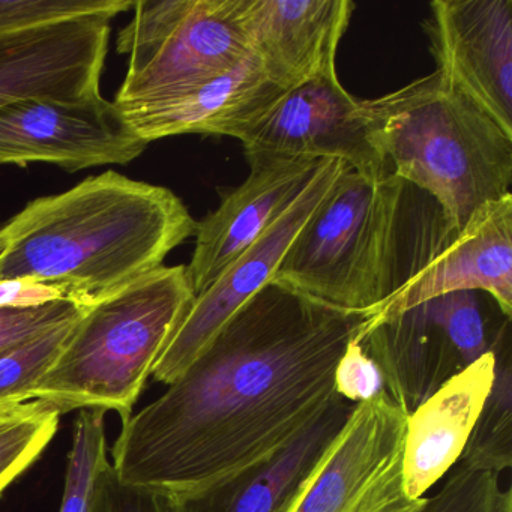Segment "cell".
Wrapping results in <instances>:
<instances>
[{
	"label": "cell",
	"mask_w": 512,
	"mask_h": 512,
	"mask_svg": "<svg viewBox=\"0 0 512 512\" xmlns=\"http://www.w3.org/2000/svg\"><path fill=\"white\" fill-rule=\"evenodd\" d=\"M365 319L266 284L161 397L122 421L116 476L176 496L274 454L334 400L335 368Z\"/></svg>",
	"instance_id": "1"
},
{
	"label": "cell",
	"mask_w": 512,
	"mask_h": 512,
	"mask_svg": "<svg viewBox=\"0 0 512 512\" xmlns=\"http://www.w3.org/2000/svg\"><path fill=\"white\" fill-rule=\"evenodd\" d=\"M196 229L169 188L107 170L0 223V283L44 284L92 307L161 268Z\"/></svg>",
	"instance_id": "2"
},
{
	"label": "cell",
	"mask_w": 512,
	"mask_h": 512,
	"mask_svg": "<svg viewBox=\"0 0 512 512\" xmlns=\"http://www.w3.org/2000/svg\"><path fill=\"white\" fill-rule=\"evenodd\" d=\"M364 109L392 175L431 197L455 232L511 194L512 137L437 71Z\"/></svg>",
	"instance_id": "3"
},
{
	"label": "cell",
	"mask_w": 512,
	"mask_h": 512,
	"mask_svg": "<svg viewBox=\"0 0 512 512\" xmlns=\"http://www.w3.org/2000/svg\"><path fill=\"white\" fill-rule=\"evenodd\" d=\"M410 185L347 167L281 260L272 283L364 314L404 281Z\"/></svg>",
	"instance_id": "4"
},
{
	"label": "cell",
	"mask_w": 512,
	"mask_h": 512,
	"mask_svg": "<svg viewBox=\"0 0 512 512\" xmlns=\"http://www.w3.org/2000/svg\"><path fill=\"white\" fill-rule=\"evenodd\" d=\"M184 265L161 266L89 307L34 401L59 410L133 415L158 359L193 304Z\"/></svg>",
	"instance_id": "5"
},
{
	"label": "cell",
	"mask_w": 512,
	"mask_h": 512,
	"mask_svg": "<svg viewBox=\"0 0 512 512\" xmlns=\"http://www.w3.org/2000/svg\"><path fill=\"white\" fill-rule=\"evenodd\" d=\"M119 32L130 56L116 104L160 100L223 76L251 50L242 0H140Z\"/></svg>",
	"instance_id": "6"
},
{
	"label": "cell",
	"mask_w": 512,
	"mask_h": 512,
	"mask_svg": "<svg viewBox=\"0 0 512 512\" xmlns=\"http://www.w3.org/2000/svg\"><path fill=\"white\" fill-rule=\"evenodd\" d=\"M482 292H455L416 305L365 332L359 343L377 362L389 397L412 413L443 383L490 352L502 326L491 325Z\"/></svg>",
	"instance_id": "7"
},
{
	"label": "cell",
	"mask_w": 512,
	"mask_h": 512,
	"mask_svg": "<svg viewBox=\"0 0 512 512\" xmlns=\"http://www.w3.org/2000/svg\"><path fill=\"white\" fill-rule=\"evenodd\" d=\"M245 154L307 160H341L368 178L388 173L364 100L350 95L337 73L280 91L259 112L230 131Z\"/></svg>",
	"instance_id": "8"
},
{
	"label": "cell",
	"mask_w": 512,
	"mask_h": 512,
	"mask_svg": "<svg viewBox=\"0 0 512 512\" xmlns=\"http://www.w3.org/2000/svg\"><path fill=\"white\" fill-rule=\"evenodd\" d=\"M406 419L386 391L355 404L292 512H421L404 490Z\"/></svg>",
	"instance_id": "9"
},
{
	"label": "cell",
	"mask_w": 512,
	"mask_h": 512,
	"mask_svg": "<svg viewBox=\"0 0 512 512\" xmlns=\"http://www.w3.org/2000/svg\"><path fill=\"white\" fill-rule=\"evenodd\" d=\"M148 148L113 101L20 100L0 107V166L49 163L80 172L124 166Z\"/></svg>",
	"instance_id": "10"
},
{
	"label": "cell",
	"mask_w": 512,
	"mask_h": 512,
	"mask_svg": "<svg viewBox=\"0 0 512 512\" xmlns=\"http://www.w3.org/2000/svg\"><path fill=\"white\" fill-rule=\"evenodd\" d=\"M347 167L341 160H323L298 199L212 286L194 298L190 310L158 359L152 379L164 385L175 382L211 343L224 323L271 283L293 239Z\"/></svg>",
	"instance_id": "11"
},
{
	"label": "cell",
	"mask_w": 512,
	"mask_h": 512,
	"mask_svg": "<svg viewBox=\"0 0 512 512\" xmlns=\"http://www.w3.org/2000/svg\"><path fill=\"white\" fill-rule=\"evenodd\" d=\"M422 28L437 73L512 137V0H436Z\"/></svg>",
	"instance_id": "12"
},
{
	"label": "cell",
	"mask_w": 512,
	"mask_h": 512,
	"mask_svg": "<svg viewBox=\"0 0 512 512\" xmlns=\"http://www.w3.org/2000/svg\"><path fill=\"white\" fill-rule=\"evenodd\" d=\"M482 292L512 319V194L482 206L460 232L385 302L368 313L356 340L373 326L437 296Z\"/></svg>",
	"instance_id": "13"
},
{
	"label": "cell",
	"mask_w": 512,
	"mask_h": 512,
	"mask_svg": "<svg viewBox=\"0 0 512 512\" xmlns=\"http://www.w3.org/2000/svg\"><path fill=\"white\" fill-rule=\"evenodd\" d=\"M110 34L107 17H83L0 37V107L98 97Z\"/></svg>",
	"instance_id": "14"
},
{
	"label": "cell",
	"mask_w": 512,
	"mask_h": 512,
	"mask_svg": "<svg viewBox=\"0 0 512 512\" xmlns=\"http://www.w3.org/2000/svg\"><path fill=\"white\" fill-rule=\"evenodd\" d=\"M250 175L197 221L187 268L194 298L202 295L298 199L323 160L245 154Z\"/></svg>",
	"instance_id": "15"
},
{
	"label": "cell",
	"mask_w": 512,
	"mask_h": 512,
	"mask_svg": "<svg viewBox=\"0 0 512 512\" xmlns=\"http://www.w3.org/2000/svg\"><path fill=\"white\" fill-rule=\"evenodd\" d=\"M353 407L335 395L292 442L208 487L166 496L167 512H292L337 442Z\"/></svg>",
	"instance_id": "16"
},
{
	"label": "cell",
	"mask_w": 512,
	"mask_h": 512,
	"mask_svg": "<svg viewBox=\"0 0 512 512\" xmlns=\"http://www.w3.org/2000/svg\"><path fill=\"white\" fill-rule=\"evenodd\" d=\"M355 7L352 0H242V22L266 76L286 91L337 73L338 46Z\"/></svg>",
	"instance_id": "17"
},
{
	"label": "cell",
	"mask_w": 512,
	"mask_h": 512,
	"mask_svg": "<svg viewBox=\"0 0 512 512\" xmlns=\"http://www.w3.org/2000/svg\"><path fill=\"white\" fill-rule=\"evenodd\" d=\"M493 374L494 353L490 350L407 415L403 481L409 499H424L458 463L490 394Z\"/></svg>",
	"instance_id": "18"
},
{
	"label": "cell",
	"mask_w": 512,
	"mask_h": 512,
	"mask_svg": "<svg viewBox=\"0 0 512 512\" xmlns=\"http://www.w3.org/2000/svg\"><path fill=\"white\" fill-rule=\"evenodd\" d=\"M283 89L269 80L253 52L233 70L160 100L116 104L146 143L184 134L229 137Z\"/></svg>",
	"instance_id": "19"
},
{
	"label": "cell",
	"mask_w": 512,
	"mask_h": 512,
	"mask_svg": "<svg viewBox=\"0 0 512 512\" xmlns=\"http://www.w3.org/2000/svg\"><path fill=\"white\" fill-rule=\"evenodd\" d=\"M494 374L490 394L476 419L458 464L497 475L512 464V343L511 322L494 340Z\"/></svg>",
	"instance_id": "20"
},
{
	"label": "cell",
	"mask_w": 512,
	"mask_h": 512,
	"mask_svg": "<svg viewBox=\"0 0 512 512\" xmlns=\"http://www.w3.org/2000/svg\"><path fill=\"white\" fill-rule=\"evenodd\" d=\"M104 413L91 409L77 415L59 512H94L101 479L112 466Z\"/></svg>",
	"instance_id": "21"
},
{
	"label": "cell",
	"mask_w": 512,
	"mask_h": 512,
	"mask_svg": "<svg viewBox=\"0 0 512 512\" xmlns=\"http://www.w3.org/2000/svg\"><path fill=\"white\" fill-rule=\"evenodd\" d=\"M79 319L62 323L0 358V419L34 403L35 391L55 364Z\"/></svg>",
	"instance_id": "22"
},
{
	"label": "cell",
	"mask_w": 512,
	"mask_h": 512,
	"mask_svg": "<svg viewBox=\"0 0 512 512\" xmlns=\"http://www.w3.org/2000/svg\"><path fill=\"white\" fill-rule=\"evenodd\" d=\"M59 421V410L37 401L0 419V494L43 455L58 433Z\"/></svg>",
	"instance_id": "23"
},
{
	"label": "cell",
	"mask_w": 512,
	"mask_h": 512,
	"mask_svg": "<svg viewBox=\"0 0 512 512\" xmlns=\"http://www.w3.org/2000/svg\"><path fill=\"white\" fill-rule=\"evenodd\" d=\"M133 7V0H0V37L83 17L112 20Z\"/></svg>",
	"instance_id": "24"
},
{
	"label": "cell",
	"mask_w": 512,
	"mask_h": 512,
	"mask_svg": "<svg viewBox=\"0 0 512 512\" xmlns=\"http://www.w3.org/2000/svg\"><path fill=\"white\" fill-rule=\"evenodd\" d=\"M499 476L457 463L440 490L425 497L421 512H512L511 488L502 490Z\"/></svg>",
	"instance_id": "25"
},
{
	"label": "cell",
	"mask_w": 512,
	"mask_h": 512,
	"mask_svg": "<svg viewBox=\"0 0 512 512\" xmlns=\"http://www.w3.org/2000/svg\"><path fill=\"white\" fill-rule=\"evenodd\" d=\"M88 308L70 301L32 308L0 307V358L62 323L79 319Z\"/></svg>",
	"instance_id": "26"
},
{
	"label": "cell",
	"mask_w": 512,
	"mask_h": 512,
	"mask_svg": "<svg viewBox=\"0 0 512 512\" xmlns=\"http://www.w3.org/2000/svg\"><path fill=\"white\" fill-rule=\"evenodd\" d=\"M334 389L335 394L353 404L371 400L386 391L382 370L356 337L349 341L335 368Z\"/></svg>",
	"instance_id": "27"
},
{
	"label": "cell",
	"mask_w": 512,
	"mask_h": 512,
	"mask_svg": "<svg viewBox=\"0 0 512 512\" xmlns=\"http://www.w3.org/2000/svg\"><path fill=\"white\" fill-rule=\"evenodd\" d=\"M94 512H167V500L155 491L124 484L110 466L101 479Z\"/></svg>",
	"instance_id": "28"
},
{
	"label": "cell",
	"mask_w": 512,
	"mask_h": 512,
	"mask_svg": "<svg viewBox=\"0 0 512 512\" xmlns=\"http://www.w3.org/2000/svg\"><path fill=\"white\" fill-rule=\"evenodd\" d=\"M68 301L59 290L31 281H4L0 283V307L32 308L50 302Z\"/></svg>",
	"instance_id": "29"
}]
</instances>
